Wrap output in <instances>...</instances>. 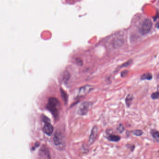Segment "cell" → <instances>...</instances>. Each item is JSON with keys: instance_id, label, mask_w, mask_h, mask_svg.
Instances as JSON below:
<instances>
[{"instance_id": "obj_1", "label": "cell", "mask_w": 159, "mask_h": 159, "mask_svg": "<svg viewBox=\"0 0 159 159\" xmlns=\"http://www.w3.org/2000/svg\"><path fill=\"white\" fill-rule=\"evenodd\" d=\"M60 103L56 98H50L48 100L47 108L52 113L55 118H58L59 115V109Z\"/></svg>"}, {"instance_id": "obj_2", "label": "cell", "mask_w": 159, "mask_h": 159, "mask_svg": "<svg viewBox=\"0 0 159 159\" xmlns=\"http://www.w3.org/2000/svg\"><path fill=\"white\" fill-rule=\"evenodd\" d=\"M92 106V103L88 101L82 102L80 105L76 110V113L79 115L84 116L87 114L90 107Z\"/></svg>"}, {"instance_id": "obj_3", "label": "cell", "mask_w": 159, "mask_h": 159, "mask_svg": "<svg viewBox=\"0 0 159 159\" xmlns=\"http://www.w3.org/2000/svg\"><path fill=\"white\" fill-rule=\"evenodd\" d=\"M152 21L149 19H146L143 21L141 25L140 28V31L142 35H146L148 34L152 29Z\"/></svg>"}, {"instance_id": "obj_4", "label": "cell", "mask_w": 159, "mask_h": 159, "mask_svg": "<svg viewBox=\"0 0 159 159\" xmlns=\"http://www.w3.org/2000/svg\"><path fill=\"white\" fill-rule=\"evenodd\" d=\"M64 137L62 134L59 131H56L53 137V142L56 146L61 148L64 144Z\"/></svg>"}, {"instance_id": "obj_5", "label": "cell", "mask_w": 159, "mask_h": 159, "mask_svg": "<svg viewBox=\"0 0 159 159\" xmlns=\"http://www.w3.org/2000/svg\"><path fill=\"white\" fill-rule=\"evenodd\" d=\"M93 89V86L91 85H87L80 88L78 93V97H82L87 94Z\"/></svg>"}, {"instance_id": "obj_6", "label": "cell", "mask_w": 159, "mask_h": 159, "mask_svg": "<svg viewBox=\"0 0 159 159\" xmlns=\"http://www.w3.org/2000/svg\"><path fill=\"white\" fill-rule=\"evenodd\" d=\"M98 127L97 125H94L91 130V134H90V137H89V141H88V144L89 145H92L96 141L97 135H98Z\"/></svg>"}, {"instance_id": "obj_7", "label": "cell", "mask_w": 159, "mask_h": 159, "mask_svg": "<svg viewBox=\"0 0 159 159\" xmlns=\"http://www.w3.org/2000/svg\"><path fill=\"white\" fill-rule=\"evenodd\" d=\"M43 130L46 135L50 136L53 133L54 128L50 122H46L43 128Z\"/></svg>"}, {"instance_id": "obj_8", "label": "cell", "mask_w": 159, "mask_h": 159, "mask_svg": "<svg viewBox=\"0 0 159 159\" xmlns=\"http://www.w3.org/2000/svg\"><path fill=\"white\" fill-rule=\"evenodd\" d=\"M134 100V96L131 94H128L127 98H125V102L126 105L128 107H130L132 104Z\"/></svg>"}, {"instance_id": "obj_9", "label": "cell", "mask_w": 159, "mask_h": 159, "mask_svg": "<svg viewBox=\"0 0 159 159\" xmlns=\"http://www.w3.org/2000/svg\"><path fill=\"white\" fill-rule=\"evenodd\" d=\"M107 139L111 141L118 142L120 141L121 138L120 136L116 135H111L107 137Z\"/></svg>"}, {"instance_id": "obj_10", "label": "cell", "mask_w": 159, "mask_h": 159, "mask_svg": "<svg viewBox=\"0 0 159 159\" xmlns=\"http://www.w3.org/2000/svg\"><path fill=\"white\" fill-rule=\"evenodd\" d=\"M60 92H61V97L63 101L65 104H67L68 102V96L67 94L62 89H60Z\"/></svg>"}, {"instance_id": "obj_11", "label": "cell", "mask_w": 159, "mask_h": 159, "mask_svg": "<svg viewBox=\"0 0 159 159\" xmlns=\"http://www.w3.org/2000/svg\"><path fill=\"white\" fill-rule=\"evenodd\" d=\"M153 78V75L150 73H147L144 74L141 76V80H150Z\"/></svg>"}, {"instance_id": "obj_12", "label": "cell", "mask_w": 159, "mask_h": 159, "mask_svg": "<svg viewBox=\"0 0 159 159\" xmlns=\"http://www.w3.org/2000/svg\"><path fill=\"white\" fill-rule=\"evenodd\" d=\"M70 78V73L67 70H65L63 73V80L65 83H67Z\"/></svg>"}, {"instance_id": "obj_13", "label": "cell", "mask_w": 159, "mask_h": 159, "mask_svg": "<svg viewBox=\"0 0 159 159\" xmlns=\"http://www.w3.org/2000/svg\"><path fill=\"white\" fill-rule=\"evenodd\" d=\"M133 61L132 59H130V60H129L128 61L126 62L125 63H123L122 65H120L119 67L118 68V70H119L120 68H122L127 67H128L132 63H133Z\"/></svg>"}, {"instance_id": "obj_14", "label": "cell", "mask_w": 159, "mask_h": 159, "mask_svg": "<svg viewBox=\"0 0 159 159\" xmlns=\"http://www.w3.org/2000/svg\"><path fill=\"white\" fill-rule=\"evenodd\" d=\"M151 135L153 136V138H154L157 142H159V133L158 131L153 130L151 131Z\"/></svg>"}, {"instance_id": "obj_15", "label": "cell", "mask_w": 159, "mask_h": 159, "mask_svg": "<svg viewBox=\"0 0 159 159\" xmlns=\"http://www.w3.org/2000/svg\"><path fill=\"white\" fill-rule=\"evenodd\" d=\"M40 153H44V154L41 155L42 157L44 156V158H50L49 152L45 148H44V149H41V151H40Z\"/></svg>"}, {"instance_id": "obj_16", "label": "cell", "mask_w": 159, "mask_h": 159, "mask_svg": "<svg viewBox=\"0 0 159 159\" xmlns=\"http://www.w3.org/2000/svg\"><path fill=\"white\" fill-rule=\"evenodd\" d=\"M132 133H133V135H135V136H141L143 134V131L141 130H135L132 131Z\"/></svg>"}, {"instance_id": "obj_17", "label": "cell", "mask_w": 159, "mask_h": 159, "mask_svg": "<svg viewBox=\"0 0 159 159\" xmlns=\"http://www.w3.org/2000/svg\"><path fill=\"white\" fill-rule=\"evenodd\" d=\"M117 130L119 132V133H122L125 130V128L122 124H119L118 127L117 128Z\"/></svg>"}, {"instance_id": "obj_18", "label": "cell", "mask_w": 159, "mask_h": 159, "mask_svg": "<svg viewBox=\"0 0 159 159\" xmlns=\"http://www.w3.org/2000/svg\"><path fill=\"white\" fill-rule=\"evenodd\" d=\"M151 98L153 99H159V92H155L151 94Z\"/></svg>"}, {"instance_id": "obj_19", "label": "cell", "mask_w": 159, "mask_h": 159, "mask_svg": "<svg viewBox=\"0 0 159 159\" xmlns=\"http://www.w3.org/2000/svg\"><path fill=\"white\" fill-rule=\"evenodd\" d=\"M129 71L128 70H124L121 73V76L122 78H125V76H127L128 75V74Z\"/></svg>"}, {"instance_id": "obj_20", "label": "cell", "mask_w": 159, "mask_h": 159, "mask_svg": "<svg viewBox=\"0 0 159 159\" xmlns=\"http://www.w3.org/2000/svg\"><path fill=\"white\" fill-rule=\"evenodd\" d=\"M76 63H77L79 65H82V64H83V63H82V60H81V59H79V58H77V59H76Z\"/></svg>"}]
</instances>
